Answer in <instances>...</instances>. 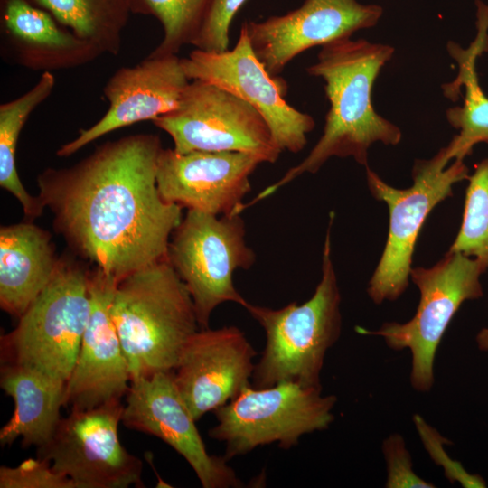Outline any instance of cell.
Here are the masks:
<instances>
[{"instance_id": "cell-1", "label": "cell", "mask_w": 488, "mask_h": 488, "mask_svg": "<svg viewBox=\"0 0 488 488\" xmlns=\"http://www.w3.org/2000/svg\"><path fill=\"white\" fill-rule=\"evenodd\" d=\"M160 137L140 133L108 141L67 168L37 178L53 227L80 256L117 282L167 258L182 207L165 201L156 183Z\"/></svg>"}, {"instance_id": "cell-24", "label": "cell", "mask_w": 488, "mask_h": 488, "mask_svg": "<svg viewBox=\"0 0 488 488\" xmlns=\"http://www.w3.org/2000/svg\"><path fill=\"white\" fill-rule=\"evenodd\" d=\"M52 72H43L38 81L23 95L0 105V186L21 203L24 214L34 219L43 209L39 196H32L22 183L15 165L21 131L29 116L52 94L55 86Z\"/></svg>"}, {"instance_id": "cell-2", "label": "cell", "mask_w": 488, "mask_h": 488, "mask_svg": "<svg viewBox=\"0 0 488 488\" xmlns=\"http://www.w3.org/2000/svg\"><path fill=\"white\" fill-rule=\"evenodd\" d=\"M394 52L390 45L351 37L322 46L317 62L306 71L324 81L329 109L323 134L301 163L244 203L243 209L267 198L301 174L316 173L333 156L352 157L366 167L372 144L396 145L400 142L399 127L379 115L371 102L373 84Z\"/></svg>"}, {"instance_id": "cell-21", "label": "cell", "mask_w": 488, "mask_h": 488, "mask_svg": "<svg viewBox=\"0 0 488 488\" xmlns=\"http://www.w3.org/2000/svg\"><path fill=\"white\" fill-rule=\"evenodd\" d=\"M59 258L51 235L31 223L0 230V305L20 318L52 277Z\"/></svg>"}, {"instance_id": "cell-6", "label": "cell", "mask_w": 488, "mask_h": 488, "mask_svg": "<svg viewBox=\"0 0 488 488\" xmlns=\"http://www.w3.org/2000/svg\"><path fill=\"white\" fill-rule=\"evenodd\" d=\"M336 402L322 388L291 381L263 389L249 385L214 411L217 424L209 436L225 444L227 461L274 443L290 449L301 436L331 425Z\"/></svg>"}, {"instance_id": "cell-16", "label": "cell", "mask_w": 488, "mask_h": 488, "mask_svg": "<svg viewBox=\"0 0 488 488\" xmlns=\"http://www.w3.org/2000/svg\"><path fill=\"white\" fill-rule=\"evenodd\" d=\"M257 352L236 326L198 330L174 370L175 385L197 421L251 385Z\"/></svg>"}, {"instance_id": "cell-31", "label": "cell", "mask_w": 488, "mask_h": 488, "mask_svg": "<svg viewBox=\"0 0 488 488\" xmlns=\"http://www.w3.org/2000/svg\"><path fill=\"white\" fill-rule=\"evenodd\" d=\"M478 349L488 351V327L483 328L478 332L475 337Z\"/></svg>"}, {"instance_id": "cell-20", "label": "cell", "mask_w": 488, "mask_h": 488, "mask_svg": "<svg viewBox=\"0 0 488 488\" xmlns=\"http://www.w3.org/2000/svg\"><path fill=\"white\" fill-rule=\"evenodd\" d=\"M476 36L467 48L455 42H447V52L458 65L455 79L442 86L444 95L462 106L446 110L447 122L459 132L444 147L448 162L464 160L479 143L488 145V96L480 86L476 70L477 59L488 51V5L476 1Z\"/></svg>"}, {"instance_id": "cell-8", "label": "cell", "mask_w": 488, "mask_h": 488, "mask_svg": "<svg viewBox=\"0 0 488 488\" xmlns=\"http://www.w3.org/2000/svg\"><path fill=\"white\" fill-rule=\"evenodd\" d=\"M484 272L476 258L453 251L431 267H412L409 278L420 293L415 315L403 324L385 323L375 331L356 330L382 337L390 349H408L411 386L419 392L429 391L435 382V356L442 337L461 305L483 296L480 277Z\"/></svg>"}, {"instance_id": "cell-12", "label": "cell", "mask_w": 488, "mask_h": 488, "mask_svg": "<svg viewBox=\"0 0 488 488\" xmlns=\"http://www.w3.org/2000/svg\"><path fill=\"white\" fill-rule=\"evenodd\" d=\"M181 61L190 80L218 86L254 107L281 151L298 153L305 146L314 120L285 100L286 82L272 76L257 58L245 23L232 49L221 52L194 49Z\"/></svg>"}, {"instance_id": "cell-3", "label": "cell", "mask_w": 488, "mask_h": 488, "mask_svg": "<svg viewBox=\"0 0 488 488\" xmlns=\"http://www.w3.org/2000/svg\"><path fill=\"white\" fill-rule=\"evenodd\" d=\"M110 314L131 380L174 371L200 328L192 298L167 258L120 279Z\"/></svg>"}, {"instance_id": "cell-27", "label": "cell", "mask_w": 488, "mask_h": 488, "mask_svg": "<svg viewBox=\"0 0 488 488\" xmlns=\"http://www.w3.org/2000/svg\"><path fill=\"white\" fill-rule=\"evenodd\" d=\"M1 488H77L65 474L43 458H29L15 467H0Z\"/></svg>"}, {"instance_id": "cell-11", "label": "cell", "mask_w": 488, "mask_h": 488, "mask_svg": "<svg viewBox=\"0 0 488 488\" xmlns=\"http://www.w3.org/2000/svg\"><path fill=\"white\" fill-rule=\"evenodd\" d=\"M124 405L111 400L89 409H70L37 456L70 478L77 488L143 487L142 461L120 443Z\"/></svg>"}, {"instance_id": "cell-14", "label": "cell", "mask_w": 488, "mask_h": 488, "mask_svg": "<svg viewBox=\"0 0 488 488\" xmlns=\"http://www.w3.org/2000/svg\"><path fill=\"white\" fill-rule=\"evenodd\" d=\"M382 14L380 5L357 0H305L286 14L245 23L257 58L278 76L298 54L373 27Z\"/></svg>"}, {"instance_id": "cell-30", "label": "cell", "mask_w": 488, "mask_h": 488, "mask_svg": "<svg viewBox=\"0 0 488 488\" xmlns=\"http://www.w3.org/2000/svg\"><path fill=\"white\" fill-rule=\"evenodd\" d=\"M387 465V488H434L433 483L418 476L413 470L411 455L401 435L389 436L382 443Z\"/></svg>"}, {"instance_id": "cell-22", "label": "cell", "mask_w": 488, "mask_h": 488, "mask_svg": "<svg viewBox=\"0 0 488 488\" xmlns=\"http://www.w3.org/2000/svg\"><path fill=\"white\" fill-rule=\"evenodd\" d=\"M0 386L14 402L9 421L0 430V443L10 446L17 438L23 447L43 446L61 420L66 384L17 364L4 363Z\"/></svg>"}, {"instance_id": "cell-26", "label": "cell", "mask_w": 488, "mask_h": 488, "mask_svg": "<svg viewBox=\"0 0 488 488\" xmlns=\"http://www.w3.org/2000/svg\"><path fill=\"white\" fill-rule=\"evenodd\" d=\"M468 181L461 227L448 251L476 258L488 272V158L474 166Z\"/></svg>"}, {"instance_id": "cell-29", "label": "cell", "mask_w": 488, "mask_h": 488, "mask_svg": "<svg viewBox=\"0 0 488 488\" xmlns=\"http://www.w3.org/2000/svg\"><path fill=\"white\" fill-rule=\"evenodd\" d=\"M247 0H213L209 14L192 42L195 49L221 52L229 49L231 22Z\"/></svg>"}, {"instance_id": "cell-13", "label": "cell", "mask_w": 488, "mask_h": 488, "mask_svg": "<svg viewBox=\"0 0 488 488\" xmlns=\"http://www.w3.org/2000/svg\"><path fill=\"white\" fill-rule=\"evenodd\" d=\"M121 422L155 436L181 455L203 488L242 486L224 456L210 455L174 380V371L133 379L126 394Z\"/></svg>"}, {"instance_id": "cell-23", "label": "cell", "mask_w": 488, "mask_h": 488, "mask_svg": "<svg viewBox=\"0 0 488 488\" xmlns=\"http://www.w3.org/2000/svg\"><path fill=\"white\" fill-rule=\"evenodd\" d=\"M48 11L61 24L98 48L117 55L134 0H29Z\"/></svg>"}, {"instance_id": "cell-5", "label": "cell", "mask_w": 488, "mask_h": 488, "mask_svg": "<svg viewBox=\"0 0 488 488\" xmlns=\"http://www.w3.org/2000/svg\"><path fill=\"white\" fill-rule=\"evenodd\" d=\"M89 273L60 258L48 285L1 337L4 363L36 370L67 383L75 366L91 312Z\"/></svg>"}, {"instance_id": "cell-15", "label": "cell", "mask_w": 488, "mask_h": 488, "mask_svg": "<svg viewBox=\"0 0 488 488\" xmlns=\"http://www.w3.org/2000/svg\"><path fill=\"white\" fill-rule=\"evenodd\" d=\"M262 160L241 152L192 151L180 154L162 149L156 183L167 202L213 215L240 214L251 190L250 174Z\"/></svg>"}, {"instance_id": "cell-28", "label": "cell", "mask_w": 488, "mask_h": 488, "mask_svg": "<svg viewBox=\"0 0 488 488\" xmlns=\"http://www.w3.org/2000/svg\"><path fill=\"white\" fill-rule=\"evenodd\" d=\"M413 422L425 449L435 463L442 466L446 477L451 483H459L465 488L486 487V483L482 476L468 473L461 463L448 455L443 446L450 442L427 424L420 415H414Z\"/></svg>"}, {"instance_id": "cell-18", "label": "cell", "mask_w": 488, "mask_h": 488, "mask_svg": "<svg viewBox=\"0 0 488 488\" xmlns=\"http://www.w3.org/2000/svg\"><path fill=\"white\" fill-rule=\"evenodd\" d=\"M189 82L177 54H149L135 66L118 69L103 88L109 104L107 112L62 145L57 155L70 156L112 131L173 111Z\"/></svg>"}, {"instance_id": "cell-17", "label": "cell", "mask_w": 488, "mask_h": 488, "mask_svg": "<svg viewBox=\"0 0 488 488\" xmlns=\"http://www.w3.org/2000/svg\"><path fill=\"white\" fill-rule=\"evenodd\" d=\"M117 280L96 267L89 273V320L65 387L63 407L89 409L126 396L128 365L110 314Z\"/></svg>"}, {"instance_id": "cell-19", "label": "cell", "mask_w": 488, "mask_h": 488, "mask_svg": "<svg viewBox=\"0 0 488 488\" xmlns=\"http://www.w3.org/2000/svg\"><path fill=\"white\" fill-rule=\"evenodd\" d=\"M0 29L12 62L42 73L77 68L102 54L29 0H0Z\"/></svg>"}, {"instance_id": "cell-9", "label": "cell", "mask_w": 488, "mask_h": 488, "mask_svg": "<svg viewBox=\"0 0 488 488\" xmlns=\"http://www.w3.org/2000/svg\"><path fill=\"white\" fill-rule=\"evenodd\" d=\"M245 235L239 214L218 218L188 210L171 236L167 258L192 298L200 329L209 327L211 314L221 304H248L232 278L236 269H249L256 260Z\"/></svg>"}, {"instance_id": "cell-25", "label": "cell", "mask_w": 488, "mask_h": 488, "mask_svg": "<svg viewBox=\"0 0 488 488\" xmlns=\"http://www.w3.org/2000/svg\"><path fill=\"white\" fill-rule=\"evenodd\" d=\"M213 0H134V13L155 17L164 35L151 55L177 54L192 44L200 32Z\"/></svg>"}, {"instance_id": "cell-4", "label": "cell", "mask_w": 488, "mask_h": 488, "mask_svg": "<svg viewBox=\"0 0 488 488\" xmlns=\"http://www.w3.org/2000/svg\"><path fill=\"white\" fill-rule=\"evenodd\" d=\"M331 212L323 249L322 277L312 297L272 309L248 302L244 307L261 325L266 344L255 364L251 386L263 389L291 381L322 388L320 376L328 350L342 329L341 294L332 260Z\"/></svg>"}, {"instance_id": "cell-10", "label": "cell", "mask_w": 488, "mask_h": 488, "mask_svg": "<svg viewBox=\"0 0 488 488\" xmlns=\"http://www.w3.org/2000/svg\"><path fill=\"white\" fill-rule=\"evenodd\" d=\"M153 123L174 141V149L241 152L275 163L281 154L268 125L245 100L210 83L192 80L175 109Z\"/></svg>"}, {"instance_id": "cell-7", "label": "cell", "mask_w": 488, "mask_h": 488, "mask_svg": "<svg viewBox=\"0 0 488 488\" xmlns=\"http://www.w3.org/2000/svg\"><path fill=\"white\" fill-rule=\"evenodd\" d=\"M448 164L444 147L430 159L417 160L413 184L406 189L394 188L366 166L368 188L376 200L388 205L389 214L386 245L367 287L373 303L395 301L406 291L414 248L427 215L452 196L454 184L468 179L464 160Z\"/></svg>"}]
</instances>
